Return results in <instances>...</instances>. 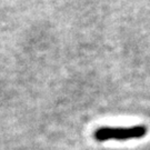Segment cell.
<instances>
[{
  "label": "cell",
  "instance_id": "1",
  "mask_svg": "<svg viewBox=\"0 0 150 150\" xmlns=\"http://www.w3.org/2000/svg\"><path fill=\"white\" fill-rule=\"evenodd\" d=\"M148 132L145 125H137L132 127H100L95 131L93 138L98 142L108 140H130L144 138Z\"/></svg>",
  "mask_w": 150,
  "mask_h": 150
}]
</instances>
